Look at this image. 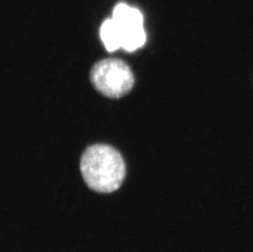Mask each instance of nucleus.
Returning a JSON list of instances; mask_svg holds the SVG:
<instances>
[{"mask_svg": "<svg viewBox=\"0 0 253 252\" xmlns=\"http://www.w3.org/2000/svg\"><path fill=\"white\" fill-rule=\"evenodd\" d=\"M100 37L109 52L122 48V37L119 29L113 18L106 20L101 26Z\"/></svg>", "mask_w": 253, "mask_h": 252, "instance_id": "20e7f679", "label": "nucleus"}, {"mask_svg": "<svg viewBox=\"0 0 253 252\" xmlns=\"http://www.w3.org/2000/svg\"><path fill=\"white\" fill-rule=\"evenodd\" d=\"M91 83L103 95L120 98L131 90L134 84V75L129 66L116 58L97 62L90 72Z\"/></svg>", "mask_w": 253, "mask_h": 252, "instance_id": "f03ea898", "label": "nucleus"}, {"mask_svg": "<svg viewBox=\"0 0 253 252\" xmlns=\"http://www.w3.org/2000/svg\"><path fill=\"white\" fill-rule=\"evenodd\" d=\"M81 170L84 182L92 190L113 193L122 186L126 165L122 154L107 144L88 147L82 155Z\"/></svg>", "mask_w": 253, "mask_h": 252, "instance_id": "f257e3e1", "label": "nucleus"}, {"mask_svg": "<svg viewBox=\"0 0 253 252\" xmlns=\"http://www.w3.org/2000/svg\"><path fill=\"white\" fill-rule=\"evenodd\" d=\"M113 19L119 29L125 50L132 52L145 43L143 17L139 9L121 2L113 10Z\"/></svg>", "mask_w": 253, "mask_h": 252, "instance_id": "7ed1b4c3", "label": "nucleus"}]
</instances>
